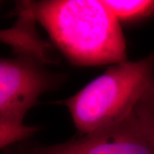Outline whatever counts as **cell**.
Masks as SVG:
<instances>
[{"label": "cell", "instance_id": "1", "mask_svg": "<svg viewBox=\"0 0 154 154\" xmlns=\"http://www.w3.org/2000/svg\"><path fill=\"white\" fill-rule=\"evenodd\" d=\"M26 4L34 20L72 63L100 66L126 61V43L119 21L103 0Z\"/></svg>", "mask_w": 154, "mask_h": 154}, {"label": "cell", "instance_id": "2", "mask_svg": "<svg viewBox=\"0 0 154 154\" xmlns=\"http://www.w3.org/2000/svg\"><path fill=\"white\" fill-rule=\"evenodd\" d=\"M154 80V56L113 64L61 103L68 108L78 136L114 127L133 114Z\"/></svg>", "mask_w": 154, "mask_h": 154}, {"label": "cell", "instance_id": "3", "mask_svg": "<svg viewBox=\"0 0 154 154\" xmlns=\"http://www.w3.org/2000/svg\"><path fill=\"white\" fill-rule=\"evenodd\" d=\"M51 84L32 56L0 58V122L23 124L28 110Z\"/></svg>", "mask_w": 154, "mask_h": 154}, {"label": "cell", "instance_id": "4", "mask_svg": "<svg viewBox=\"0 0 154 154\" xmlns=\"http://www.w3.org/2000/svg\"><path fill=\"white\" fill-rule=\"evenodd\" d=\"M18 154H154V141L132 114L124 122L105 130Z\"/></svg>", "mask_w": 154, "mask_h": 154}, {"label": "cell", "instance_id": "5", "mask_svg": "<svg viewBox=\"0 0 154 154\" xmlns=\"http://www.w3.org/2000/svg\"><path fill=\"white\" fill-rule=\"evenodd\" d=\"M104 4L118 21H135L154 13V0H105Z\"/></svg>", "mask_w": 154, "mask_h": 154}, {"label": "cell", "instance_id": "6", "mask_svg": "<svg viewBox=\"0 0 154 154\" xmlns=\"http://www.w3.org/2000/svg\"><path fill=\"white\" fill-rule=\"evenodd\" d=\"M143 131L154 141V80L133 112Z\"/></svg>", "mask_w": 154, "mask_h": 154}, {"label": "cell", "instance_id": "7", "mask_svg": "<svg viewBox=\"0 0 154 154\" xmlns=\"http://www.w3.org/2000/svg\"><path fill=\"white\" fill-rule=\"evenodd\" d=\"M38 128L23 124L0 122V149L21 141L37 132Z\"/></svg>", "mask_w": 154, "mask_h": 154}]
</instances>
